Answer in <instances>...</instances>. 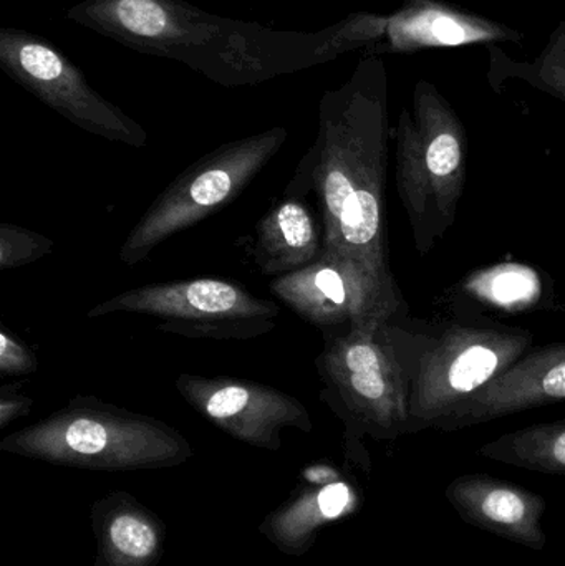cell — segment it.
Instances as JSON below:
<instances>
[{"instance_id":"cell-1","label":"cell","mask_w":565,"mask_h":566,"mask_svg":"<svg viewBox=\"0 0 565 566\" xmlns=\"http://www.w3.org/2000/svg\"><path fill=\"white\" fill-rule=\"evenodd\" d=\"M388 136L387 70L380 55L364 56L341 88L322 96L317 138L285 192L314 195L322 254L357 262L397 285L385 232Z\"/></svg>"},{"instance_id":"cell-2","label":"cell","mask_w":565,"mask_h":566,"mask_svg":"<svg viewBox=\"0 0 565 566\" xmlns=\"http://www.w3.org/2000/svg\"><path fill=\"white\" fill-rule=\"evenodd\" d=\"M65 17L135 52L181 62L228 88L259 85L338 56L332 25L287 32L206 12L186 0H83Z\"/></svg>"},{"instance_id":"cell-3","label":"cell","mask_w":565,"mask_h":566,"mask_svg":"<svg viewBox=\"0 0 565 566\" xmlns=\"http://www.w3.org/2000/svg\"><path fill=\"white\" fill-rule=\"evenodd\" d=\"M397 188L427 254L453 226L467 179V132L448 99L428 80L415 85L411 108L398 118Z\"/></svg>"},{"instance_id":"cell-4","label":"cell","mask_w":565,"mask_h":566,"mask_svg":"<svg viewBox=\"0 0 565 566\" xmlns=\"http://www.w3.org/2000/svg\"><path fill=\"white\" fill-rule=\"evenodd\" d=\"M282 126L224 143L176 176L133 226L119 262L138 265L172 235L188 231L238 199L287 142Z\"/></svg>"},{"instance_id":"cell-5","label":"cell","mask_w":565,"mask_h":566,"mask_svg":"<svg viewBox=\"0 0 565 566\" xmlns=\"http://www.w3.org/2000/svg\"><path fill=\"white\" fill-rule=\"evenodd\" d=\"M322 398L348 422L378 438L411 429V385L388 322L324 336L315 359Z\"/></svg>"},{"instance_id":"cell-6","label":"cell","mask_w":565,"mask_h":566,"mask_svg":"<svg viewBox=\"0 0 565 566\" xmlns=\"http://www.w3.org/2000/svg\"><path fill=\"white\" fill-rule=\"evenodd\" d=\"M133 313L158 319L156 328L195 339H252L278 326V303L249 292L241 282L188 279L148 283L103 300L86 318Z\"/></svg>"},{"instance_id":"cell-7","label":"cell","mask_w":565,"mask_h":566,"mask_svg":"<svg viewBox=\"0 0 565 566\" xmlns=\"http://www.w3.org/2000/svg\"><path fill=\"white\" fill-rule=\"evenodd\" d=\"M0 66L13 82L83 132L132 148H145L148 143L146 129L103 98L82 70L43 36L2 27Z\"/></svg>"},{"instance_id":"cell-8","label":"cell","mask_w":565,"mask_h":566,"mask_svg":"<svg viewBox=\"0 0 565 566\" xmlns=\"http://www.w3.org/2000/svg\"><path fill=\"white\" fill-rule=\"evenodd\" d=\"M531 345L530 333L457 326L420 359L411 386V429L433 426L510 369Z\"/></svg>"},{"instance_id":"cell-9","label":"cell","mask_w":565,"mask_h":566,"mask_svg":"<svg viewBox=\"0 0 565 566\" xmlns=\"http://www.w3.org/2000/svg\"><path fill=\"white\" fill-rule=\"evenodd\" d=\"M334 29L342 53L364 50L365 56L523 40L520 32L504 23L444 0H405L390 15L350 13Z\"/></svg>"},{"instance_id":"cell-10","label":"cell","mask_w":565,"mask_h":566,"mask_svg":"<svg viewBox=\"0 0 565 566\" xmlns=\"http://www.w3.org/2000/svg\"><path fill=\"white\" fill-rule=\"evenodd\" d=\"M269 289L324 336L390 322L401 305L397 285L380 281L357 262L324 254L301 271L272 279Z\"/></svg>"},{"instance_id":"cell-11","label":"cell","mask_w":565,"mask_h":566,"mask_svg":"<svg viewBox=\"0 0 565 566\" xmlns=\"http://www.w3.org/2000/svg\"><path fill=\"white\" fill-rule=\"evenodd\" d=\"M17 439L42 448L55 444L56 451L93 459L126 448L171 446L175 434L155 419L133 415L95 396H76L35 428L17 434Z\"/></svg>"},{"instance_id":"cell-12","label":"cell","mask_w":565,"mask_h":566,"mask_svg":"<svg viewBox=\"0 0 565 566\" xmlns=\"http://www.w3.org/2000/svg\"><path fill=\"white\" fill-rule=\"evenodd\" d=\"M175 386L196 411L241 438L265 441L282 426L311 424L305 406L274 386L191 373L179 375Z\"/></svg>"},{"instance_id":"cell-13","label":"cell","mask_w":565,"mask_h":566,"mask_svg":"<svg viewBox=\"0 0 565 566\" xmlns=\"http://www.w3.org/2000/svg\"><path fill=\"white\" fill-rule=\"evenodd\" d=\"M561 401H565V343L544 346L517 359L435 428L457 431Z\"/></svg>"},{"instance_id":"cell-14","label":"cell","mask_w":565,"mask_h":566,"mask_svg":"<svg viewBox=\"0 0 565 566\" xmlns=\"http://www.w3.org/2000/svg\"><path fill=\"white\" fill-rule=\"evenodd\" d=\"M444 495L467 524L533 551L546 547L543 495L486 474L460 475Z\"/></svg>"},{"instance_id":"cell-15","label":"cell","mask_w":565,"mask_h":566,"mask_svg":"<svg viewBox=\"0 0 565 566\" xmlns=\"http://www.w3.org/2000/svg\"><path fill=\"white\" fill-rule=\"evenodd\" d=\"M322 248V224L307 198L284 191L255 226L251 258L262 275L275 279L307 268Z\"/></svg>"},{"instance_id":"cell-16","label":"cell","mask_w":565,"mask_h":566,"mask_svg":"<svg viewBox=\"0 0 565 566\" xmlns=\"http://www.w3.org/2000/svg\"><path fill=\"white\" fill-rule=\"evenodd\" d=\"M481 455L541 474H565V419L527 426L480 449Z\"/></svg>"},{"instance_id":"cell-17","label":"cell","mask_w":565,"mask_h":566,"mask_svg":"<svg viewBox=\"0 0 565 566\" xmlns=\"http://www.w3.org/2000/svg\"><path fill=\"white\" fill-rule=\"evenodd\" d=\"M490 52V73L498 72V78L513 76L524 80L534 88L543 90L565 102V22H561L554 30L550 42L533 63L506 59L501 50L491 45Z\"/></svg>"},{"instance_id":"cell-18","label":"cell","mask_w":565,"mask_h":566,"mask_svg":"<svg viewBox=\"0 0 565 566\" xmlns=\"http://www.w3.org/2000/svg\"><path fill=\"white\" fill-rule=\"evenodd\" d=\"M55 242L45 234L20 228L17 224H0V269L15 271L52 254Z\"/></svg>"},{"instance_id":"cell-19","label":"cell","mask_w":565,"mask_h":566,"mask_svg":"<svg viewBox=\"0 0 565 566\" xmlns=\"http://www.w3.org/2000/svg\"><path fill=\"white\" fill-rule=\"evenodd\" d=\"M113 545L129 557H146L156 545V537L148 525L132 515L115 518L109 528Z\"/></svg>"},{"instance_id":"cell-20","label":"cell","mask_w":565,"mask_h":566,"mask_svg":"<svg viewBox=\"0 0 565 566\" xmlns=\"http://www.w3.org/2000/svg\"><path fill=\"white\" fill-rule=\"evenodd\" d=\"M39 369V359L29 345L22 342L15 333L3 326L0 332V375L30 376Z\"/></svg>"},{"instance_id":"cell-21","label":"cell","mask_w":565,"mask_h":566,"mask_svg":"<svg viewBox=\"0 0 565 566\" xmlns=\"http://www.w3.org/2000/svg\"><path fill=\"white\" fill-rule=\"evenodd\" d=\"M32 399L17 391L15 386H3L0 389V422L6 426L20 415L29 412Z\"/></svg>"},{"instance_id":"cell-22","label":"cell","mask_w":565,"mask_h":566,"mask_svg":"<svg viewBox=\"0 0 565 566\" xmlns=\"http://www.w3.org/2000/svg\"><path fill=\"white\" fill-rule=\"evenodd\" d=\"M348 504V489L344 484L328 485L318 495V505L325 517H338Z\"/></svg>"}]
</instances>
